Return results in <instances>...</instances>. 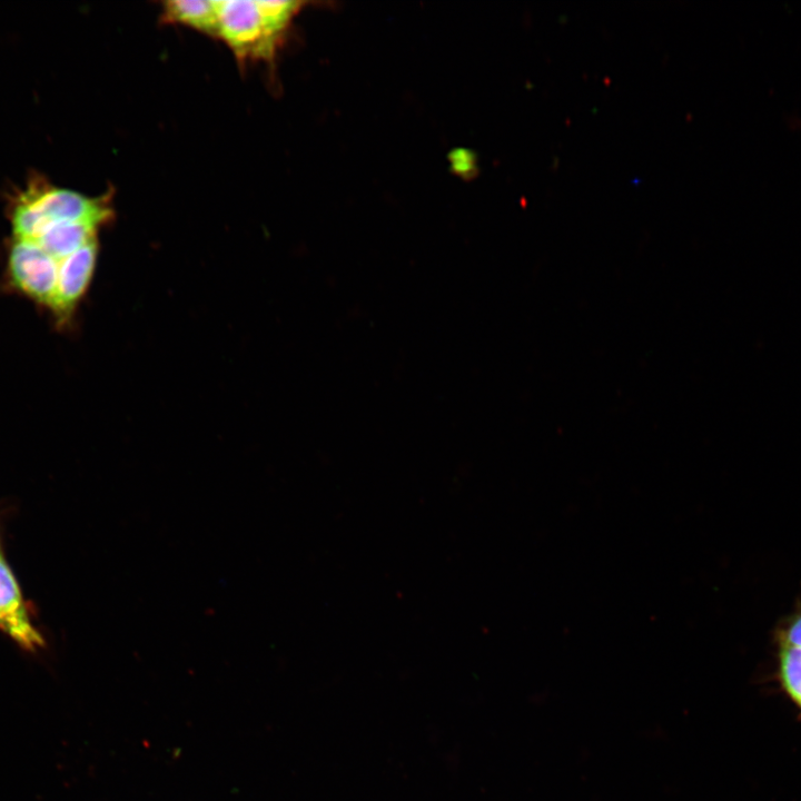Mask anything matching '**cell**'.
Listing matches in <instances>:
<instances>
[{"label":"cell","instance_id":"obj_1","mask_svg":"<svg viewBox=\"0 0 801 801\" xmlns=\"http://www.w3.org/2000/svg\"><path fill=\"white\" fill-rule=\"evenodd\" d=\"M109 199V195L88 197L33 177L9 205L13 237L33 240L56 222H87L100 227L113 216Z\"/></svg>","mask_w":801,"mask_h":801},{"label":"cell","instance_id":"obj_7","mask_svg":"<svg viewBox=\"0 0 801 801\" xmlns=\"http://www.w3.org/2000/svg\"><path fill=\"white\" fill-rule=\"evenodd\" d=\"M99 227L87 222H56L49 225L34 241L60 261L97 238Z\"/></svg>","mask_w":801,"mask_h":801},{"label":"cell","instance_id":"obj_11","mask_svg":"<svg viewBox=\"0 0 801 801\" xmlns=\"http://www.w3.org/2000/svg\"><path fill=\"white\" fill-rule=\"evenodd\" d=\"M783 644L801 646V615L785 631Z\"/></svg>","mask_w":801,"mask_h":801},{"label":"cell","instance_id":"obj_8","mask_svg":"<svg viewBox=\"0 0 801 801\" xmlns=\"http://www.w3.org/2000/svg\"><path fill=\"white\" fill-rule=\"evenodd\" d=\"M268 29L283 39L295 16L304 6L300 1H256Z\"/></svg>","mask_w":801,"mask_h":801},{"label":"cell","instance_id":"obj_5","mask_svg":"<svg viewBox=\"0 0 801 801\" xmlns=\"http://www.w3.org/2000/svg\"><path fill=\"white\" fill-rule=\"evenodd\" d=\"M0 631L22 649L34 652L43 637L32 624L21 591L9 566L0 555Z\"/></svg>","mask_w":801,"mask_h":801},{"label":"cell","instance_id":"obj_9","mask_svg":"<svg viewBox=\"0 0 801 801\" xmlns=\"http://www.w3.org/2000/svg\"><path fill=\"white\" fill-rule=\"evenodd\" d=\"M780 663L783 685L790 696L801 706V646L783 644Z\"/></svg>","mask_w":801,"mask_h":801},{"label":"cell","instance_id":"obj_4","mask_svg":"<svg viewBox=\"0 0 801 801\" xmlns=\"http://www.w3.org/2000/svg\"><path fill=\"white\" fill-rule=\"evenodd\" d=\"M98 257L95 238L59 261L56 290L48 308L59 326L70 323L93 277Z\"/></svg>","mask_w":801,"mask_h":801},{"label":"cell","instance_id":"obj_2","mask_svg":"<svg viewBox=\"0 0 801 801\" xmlns=\"http://www.w3.org/2000/svg\"><path fill=\"white\" fill-rule=\"evenodd\" d=\"M219 38L245 61L271 60L281 42L267 27L256 1L220 0Z\"/></svg>","mask_w":801,"mask_h":801},{"label":"cell","instance_id":"obj_6","mask_svg":"<svg viewBox=\"0 0 801 801\" xmlns=\"http://www.w3.org/2000/svg\"><path fill=\"white\" fill-rule=\"evenodd\" d=\"M161 18L168 23L192 28L219 38L218 3L214 0H172L162 3Z\"/></svg>","mask_w":801,"mask_h":801},{"label":"cell","instance_id":"obj_3","mask_svg":"<svg viewBox=\"0 0 801 801\" xmlns=\"http://www.w3.org/2000/svg\"><path fill=\"white\" fill-rule=\"evenodd\" d=\"M59 261L29 239L12 237L6 256L4 279L14 293L49 308L57 285Z\"/></svg>","mask_w":801,"mask_h":801},{"label":"cell","instance_id":"obj_10","mask_svg":"<svg viewBox=\"0 0 801 801\" xmlns=\"http://www.w3.org/2000/svg\"><path fill=\"white\" fill-rule=\"evenodd\" d=\"M451 164L456 174L461 176L471 175L476 169V161L473 154L466 150H455L452 152Z\"/></svg>","mask_w":801,"mask_h":801}]
</instances>
